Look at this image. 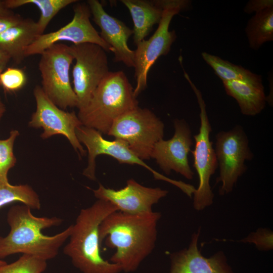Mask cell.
Segmentation results:
<instances>
[{"instance_id": "cell-26", "label": "cell", "mask_w": 273, "mask_h": 273, "mask_svg": "<svg viewBox=\"0 0 273 273\" xmlns=\"http://www.w3.org/2000/svg\"><path fill=\"white\" fill-rule=\"evenodd\" d=\"M19 135L18 130L14 129L10 131L9 137L0 140V182L8 184V173L16 162L13 152L14 142Z\"/></svg>"}, {"instance_id": "cell-34", "label": "cell", "mask_w": 273, "mask_h": 273, "mask_svg": "<svg viewBox=\"0 0 273 273\" xmlns=\"http://www.w3.org/2000/svg\"><path fill=\"white\" fill-rule=\"evenodd\" d=\"M7 263L5 261L0 259V266L4 265Z\"/></svg>"}, {"instance_id": "cell-2", "label": "cell", "mask_w": 273, "mask_h": 273, "mask_svg": "<svg viewBox=\"0 0 273 273\" xmlns=\"http://www.w3.org/2000/svg\"><path fill=\"white\" fill-rule=\"evenodd\" d=\"M7 220L10 231L6 237L0 236V259L17 253L35 256L46 261L54 258L60 248L69 238L72 225L54 236H46L41 231L60 225L63 219L56 216L37 217L27 206H12Z\"/></svg>"}, {"instance_id": "cell-27", "label": "cell", "mask_w": 273, "mask_h": 273, "mask_svg": "<svg viewBox=\"0 0 273 273\" xmlns=\"http://www.w3.org/2000/svg\"><path fill=\"white\" fill-rule=\"evenodd\" d=\"M26 81V73L20 68H6L0 74V86L6 92H17L25 85Z\"/></svg>"}, {"instance_id": "cell-14", "label": "cell", "mask_w": 273, "mask_h": 273, "mask_svg": "<svg viewBox=\"0 0 273 273\" xmlns=\"http://www.w3.org/2000/svg\"><path fill=\"white\" fill-rule=\"evenodd\" d=\"M174 133L169 140L163 139L154 146L151 158L161 170L169 175L172 170L188 179H192L194 172L189 163L188 154L193 144L191 128L184 119L173 121Z\"/></svg>"}, {"instance_id": "cell-12", "label": "cell", "mask_w": 273, "mask_h": 273, "mask_svg": "<svg viewBox=\"0 0 273 273\" xmlns=\"http://www.w3.org/2000/svg\"><path fill=\"white\" fill-rule=\"evenodd\" d=\"M72 20L57 30L42 34L24 51L25 57L40 55L51 46L62 42L72 44L92 43L101 47L106 52H112L111 48L100 36L90 21L91 13L86 2H77L73 6Z\"/></svg>"}, {"instance_id": "cell-29", "label": "cell", "mask_w": 273, "mask_h": 273, "mask_svg": "<svg viewBox=\"0 0 273 273\" xmlns=\"http://www.w3.org/2000/svg\"><path fill=\"white\" fill-rule=\"evenodd\" d=\"M23 19L19 14L14 13L10 10L0 13V35L19 23Z\"/></svg>"}, {"instance_id": "cell-32", "label": "cell", "mask_w": 273, "mask_h": 273, "mask_svg": "<svg viewBox=\"0 0 273 273\" xmlns=\"http://www.w3.org/2000/svg\"><path fill=\"white\" fill-rule=\"evenodd\" d=\"M6 112V106L0 97V121Z\"/></svg>"}, {"instance_id": "cell-9", "label": "cell", "mask_w": 273, "mask_h": 273, "mask_svg": "<svg viewBox=\"0 0 273 273\" xmlns=\"http://www.w3.org/2000/svg\"><path fill=\"white\" fill-rule=\"evenodd\" d=\"M215 152L219 174L216 184L220 183V195L231 193L238 179L246 171L245 161L254 157L248 136L243 128L237 125L228 131H220L215 135Z\"/></svg>"}, {"instance_id": "cell-28", "label": "cell", "mask_w": 273, "mask_h": 273, "mask_svg": "<svg viewBox=\"0 0 273 273\" xmlns=\"http://www.w3.org/2000/svg\"><path fill=\"white\" fill-rule=\"evenodd\" d=\"M239 241L254 244L260 251H268L273 248V233L268 229L259 228Z\"/></svg>"}, {"instance_id": "cell-30", "label": "cell", "mask_w": 273, "mask_h": 273, "mask_svg": "<svg viewBox=\"0 0 273 273\" xmlns=\"http://www.w3.org/2000/svg\"><path fill=\"white\" fill-rule=\"evenodd\" d=\"M271 7H273L272 0H251L245 6L244 11L248 14L257 13Z\"/></svg>"}, {"instance_id": "cell-13", "label": "cell", "mask_w": 273, "mask_h": 273, "mask_svg": "<svg viewBox=\"0 0 273 273\" xmlns=\"http://www.w3.org/2000/svg\"><path fill=\"white\" fill-rule=\"evenodd\" d=\"M76 134L79 142L83 144L87 149V165L84 169L83 174L90 180L96 179V157L99 155L105 154L113 157L121 164L142 166L150 170L156 179L167 181L180 189L184 186V183L171 179L153 170L135 155L122 141L117 139L114 141L106 140L99 131L83 125L76 129Z\"/></svg>"}, {"instance_id": "cell-10", "label": "cell", "mask_w": 273, "mask_h": 273, "mask_svg": "<svg viewBox=\"0 0 273 273\" xmlns=\"http://www.w3.org/2000/svg\"><path fill=\"white\" fill-rule=\"evenodd\" d=\"M69 47L75 60L72 69L73 88L79 110L87 104L101 81L110 72L108 61L106 52L98 44L84 43Z\"/></svg>"}, {"instance_id": "cell-5", "label": "cell", "mask_w": 273, "mask_h": 273, "mask_svg": "<svg viewBox=\"0 0 273 273\" xmlns=\"http://www.w3.org/2000/svg\"><path fill=\"white\" fill-rule=\"evenodd\" d=\"M184 76L196 95L200 108V125L199 132L193 138L195 149L192 151L194 157L193 167L199 177V186L193 192V207L201 211L212 205L214 195L210 185V179L218 167L217 161L212 142L210 139L212 127L206 107L200 90L193 83L187 72Z\"/></svg>"}, {"instance_id": "cell-6", "label": "cell", "mask_w": 273, "mask_h": 273, "mask_svg": "<svg viewBox=\"0 0 273 273\" xmlns=\"http://www.w3.org/2000/svg\"><path fill=\"white\" fill-rule=\"evenodd\" d=\"M190 6L189 1L165 0L163 15L156 30L149 39L136 44L134 67L136 86L133 90L135 97L147 87V77L151 67L160 56L169 52L176 38L175 31L169 30L172 19Z\"/></svg>"}, {"instance_id": "cell-31", "label": "cell", "mask_w": 273, "mask_h": 273, "mask_svg": "<svg viewBox=\"0 0 273 273\" xmlns=\"http://www.w3.org/2000/svg\"><path fill=\"white\" fill-rule=\"evenodd\" d=\"M11 58L5 52L0 50V74L7 68Z\"/></svg>"}, {"instance_id": "cell-18", "label": "cell", "mask_w": 273, "mask_h": 273, "mask_svg": "<svg viewBox=\"0 0 273 273\" xmlns=\"http://www.w3.org/2000/svg\"><path fill=\"white\" fill-rule=\"evenodd\" d=\"M133 22V39L135 45L145 39L153 26L161 20L165 0H121Z\"/></svg>"}, {"instance_id": "cell-33", "label": "cell", "mask_w": 273, "mask_h": 273, "mask_svg": "<svg viewBox=\"0 0 273 273\" xmlns=\"http://www.w3.org/2000/svg\"><path fill=\"white\" fill-rule=\"evenodd\" d=\"M9 9H7L4 4V1L0 0V13L8 11Z\"/></svg>"}, {"instance_id": "cell-23", "label": "cell", "mask_w": 273, "mask_h": 273, "mask_svg": "<svg viewBox=\"0 0 273 273\" xmlns=\"http://www.w3.org/2000/svg\"><path fill=\"white\" fill-rule=\"evenodd\" d=\"M5 7L9 10L26 5L35 6L40 11V15L36 22L40 34L43 32L52 19L62 9L76 3L77 0H4Z\"/></svg>"}, {"instance_id": "cell-20", "label": "cell", "mask_w": 273, "mask_h": 273, "mask_svg": "<svg viewBox=\"0 0 273 273\" xmlns=\"http://www.w3.org/2000/svg\"><path fill=\"white\" fill-rule=\"evenodd\" d=\"M222 84L226 94L236 100L243 115L254 116L265 108L267 102L263 85L238 80L223 81Z\"/></svg>"}, {"instance_id": "cell-11", "label": "cell", "mask_w": 273, "mask_h": 273, "mask_svg": "<svg viewBox=\"0 0 273 273\" xmlns=\"http://www.w3.org/2000/svg\"><path fill=\"white\" fill-rule=\"evenodd\" d=\"M36 102V110L31 115L28 125L34 128H42L40 136L42 139L61 134L69 141L79 156H84V150L76 134V129L82 123L77 115L73 111H65L54 104L46 96L40 85L33 89Z\"/></svg>"}, {"instance_id": "cell-24", "label": "cell", "mask_w": 273, "mask_h": 273, "mask_svg": "<svg viewBox=\"0 0 273 273\" xmlns=\"http://www.w3.org/2000/svg\"><path fill=\"white\" fill-rule=\"evenodd\" d=\"M15 202H21L31 209L39 210L41 207L39 196L31 186L0 182V208Z\"/></svg>"}, {"instance_id": "cell-17", "label": "cell", "mask_w": 273, "mask_h": 273, "mask_svg": "<svg viewBox=\"0 0 273 273\" xmlns=\"http://www.w3.org/2000/svg\"><path fill=\"white\" fill-rule=\"evenodd\" d=\"M200 235L199 229L192 235L188 248L170 254L169 273H235L222 251L209 257L201 254L198 246Z\"/></svg>"}, {"instance_id": "cell-25", "label": "cell", "mask_w": 273, "mask_h": 273, "mask_svg": "<svg viewBox=\"0 0 273 273\" xmlns=\"http://www.w3.org/2000/svg\"><path fill=\"white\" fill-rule=\"evenodd\" d=\"M46 260L22 254L16 261L0 266V273H42L47 267Z\"/></svg>"}, {"instance_id": "cell-16", "label": "cell", "mask_w": 273, "mask_h": 273, "mask_svg": "<svg viewBox=\"0 0 273 273\" xmlns=\"http://www.w3.org/2000/svg\"><path fill=\"white\" fill-rule=\"evenodd\" d=\"M95 23L101 29L100 36L112 49L114 61L122 62L128 67H134V51L129 49L127 41L133 34L132 29L122 21L108 14L98 0H88Z\"/></svg>"}, {"instance_id": "cell-1", "label": "cell", "mask_w": 273, "mask_h": 273, "mask_svg": "<svg viewBox=\"0 0 273 273\" xmlns=\"http://www.w3.org/2000/svg\"><path fill=\"white\" fill-rule=\"evenodd\" d=\"M160 212L131 214L116 211L110 213L99 227L101 243L115 249L109 261L119 265L122 271H135L153 250L157 236Z\"/></svg>"}, {"instance_id": "cell-22", "label": "cell", "mask_w": 273, "mask_h": 273, "mask_svg": "<svg viewBox=\"0 0 273 273\" xmlns=\"http://www.w3.org/2000/svg\"><path fill=\"white\" fill-rule=\"evenodd\" d=\"M245 32L249 47L258 50L264 43L273 40V7L255 13L248 21Z\"/></svg>"}, {"instance_id": "cell-7", "label": "cell", "mask_w": 273, "mask_h": 273, "mask_svg": "<svg viewBox=\"0 0 273 273\" xmlns=\"http://www.w3.org/2000/svg\"><path fill=\"white\" fill-rule=\"evenodd\" d=\"M74 58L69 46L55 43L40 54L38 69L43 92L59 108L77 107V97L71 86L70 66Z\"/></svg>"}, {"instance_id": "cell-21", "label": "cell", "mask_w": 273, "mask_h": 273, "mask_svg": "<svg viewBox=\"0 0 273 273\" xmlns=\"http://www.w3.org/2000/svg\"><path fill=\"white\" fill-rule=\"evenodd\" d=\"M201 56L222 81L238 80L255 85H263L260 75L255 74L241 66L234 64L218 56L206 52H203Z\"/></svg>"}, {"instance_id": "cell-15", "label": "cell", "mask_w": 273, "mask_h": 273, "mask_svg": "<svg viewBox=\"0 0 273 273\" xmlns=\"http://www.w3.org/2000/svg\"><path fill=\"white\" fill-rule=\"evenodd\" d=\"M92 190L98 200L108 201L118 211L131 214L153 211V205L168 193L160 188L144 186L133 179H128L126 186L119 190L107 188L100 184L97 189Z\"/></svg>"}, {"instance_id": "cell-19", "label": "cell", "mask_w": 273, "mask_h": 273, "mask_svg": "<svg viewBox=\"0 0 273 273\" xmlns=\"http://www.w3.org/2000/svg\"><path fill=\"white\" fill-rule=\"evenodd\" d=\"M41 35L36 22L23 18L0 35V50L7 54L16 64L25 58V50Z\"/></svg>"}, {"instance_id": "cell-3", "label": "cell", "mask_w": 273, "mask_h": 273, "mask_svg": "<svg viewBox=\"0 0 273 273\" xmlns=\"http://www.w3.org/2000/svg\"><path fill=\"white\" fill-rule=\"evenodd\" d=\"M118 211L110 202L98 200L80 211L64 248L73 265L82 273H119L121 267L101 255L99 227L105 218Z\"/></svg>"}, {"instance_id": "cell-4", "label": "cell", "mask_w": 273, "mask_h": 273, "mask_svg": "<svg viewBox=\"0 0 273 273\" xmlns=\"http://www.w3.org/2000/svg\"><path fill=\"white\" fill-rule=\"evenodd\" d=\"M133 90L124 72L110 71L87 104L78 110L82 125L107 134L118 118L139 107Z\"/></svg>"}, {"instance_id": "cell-8", "label": "cell", "mask_w": 273, "mask_h": 273, "mask_svg": "<svg viewBox=\"0 0 273 273\" xmlns=\"http://www.w3.org/2000/svg\"><path fill=\"white\" fill-rule=\"evenodd\" d=\"M164 124L152 111L138 107L118 118L108 135L124 142L143 161L151 158L155 144L164 136Z\"/></svg>"}]
</instances>
